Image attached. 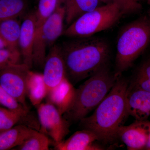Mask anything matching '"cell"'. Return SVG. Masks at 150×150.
<instances>
[{
	"instance_id": "25",
	"label": "cell",
	"mask_w": 150,
	"mask_h": 150,
	"mask_svg": "<svg viewBox=\"0 0 150 150\" xmlns=\"http://www.w3.org/2000/svg\"><path fill=\"white\" fill-rule=\"evenodd\" d=\"M132 83L139 88L150 92V74L144 76L137 75Z\"/></svg>"
},
{
	"instance_id": "6",
	"label": "cell",
	"mask_w": 150,
	"mask_h": 150,
	"mask_svg": "<svg viewBox=\"0 0 150 150\" xmlns=\"http://www.w3.org/2000/svg\"><path fill=\"white\" fill-rule=\"evenodd\" d=\"M66 11L63 0H59L53 13L35 31L33 48V65L43 67L47 47H52L64 32Z\"/></svg>"
},
{
	"instance_id": "1",
	"label": "cell",
	"mask_w": 150,
	"mask_h": 150,
	"mask_svg": "<svg viewBox=\"0 0 150 150\" xmlns=\"http://www.w3.org/2000/svg\"><path fill=\"white\" fill-rule=\"evenodd\" d=\"M67 77L77 83L107 65L110 47L106 40L100 38H74L61 45Z\"/></svg>"
},
{
	"instance_id": "13",
	"label": "cell",
	"mask_w": 150,
	"mask_h": 150,
	"mask_svg": "<svg viewBox=\"0 0 150 150\" xmlns=\"http://www.w3.org/2000/svg\"><path fill=\"white\" fill-rule=\"evenodd\" d=\"M76 88L66 77L59 85L48 91V102L54 105L62 115L67 112L73 102Z\"/></svg>"
},
{
	"instance_id": "14",
	"label": "cell",
	"mask_w": 150,
	"mask_h": 150,
	"mask_svg": "<svg viewBox=\"0 0 150 150\" xmlns=\"http://www.w3.org/2000/svg\"><path fill=\"white\" fill-rule=\"evenodd\" d=\"M99 141L93 132L83 129L76 131L67 140L55 145V149L58 150H100L103 148L95 144Z\"/></svg>"
},
{
	"instance_id": "27",
	"label": "cell",
	"mask_w": 150,
	"mask_h": 150,
	"mask_svg": "<svg viewBox=\"0 0 150 150\" xmlns=\"http://www.w3.org/2000/svg\"><path fill=\"white\" fill-rule=\"evenodd\" d=\"M145 149L150 150V134L147 143V144L146 145Z\"/></svg>"
},
{
	"instance_id": "19",
	"label": "cell",
	"mask_w": 150,
	"mask_h": 150,
	"mask_svg": "<svg viewBox=\"0 0 150 150\" xmlns=\"http://www.w3.org/2000/svg\"><path fill=\"white\" fill-rule=\"evenodd\" d=\"M28 6V0H0V22L21 16Z\"/></svg>"
},
{
	"instance_id": "24",
	"label": "cell",
	"mask_w": 150,
	"mask_h": 150,
	"mask_svg": "<svg viewBox=\"0 0 150 150\" xmlns=\"http://www.w3.org/2000/svg\"><path fill=\"white\" fill-rule=\"evenodd\" d=\"M113 2L118 5L123 15L137 12L142 8L140 0H113Z\"/></svg>"
},
{
	"instance_id": "21",
	"label": "cell",
	"mask_w": 150,
	"mask_h": 150,
	"mask_svg": "<svg viewBox=\"0 0 150 150\" xmlns=\"http://www.w3.org/2000/svg\"><path fill=\"white\" fill-rule=\"evenodd\" d=\"M19 123L27 126L25 119L20 114L6 108H0V133L11 129Z\"/></svg>"
},
{
	"instance_id": "11",
	"label": "cell",
	"mask_w": 150,
	"mask_h": 150,
	"mask_svg": "<svg viewBox=\"0 0 150 150\" xmlns=\"http://www.w3.org/2000/svg\"><path fill=\"white\" fill-rule=\"evenodd\" d=\"M128 115L136 120H147L150 115V92L131 83L129 85L126 96Z\"/></svg>"
},
{
	"instance_id": "15",
	"label": "cell",
	"mask_w": 150,
	"mask_h": 150,
	"mask_svg": "<svg viewBox=\"0 0 150 150\" xmlns=\"http://www.w3.org/2000/svg\"><path fill=\"white\" fill-rule=\"evenodd\" d=\"M37 131L28 126L19 124L1 132L0 150H9L18 146Z\"/></svg>"
},
{
	"instance_id": "20",
	"label": "cell",
	"mask_w": 150,
	"mask_h": 150,
	"mask_svg": "<svg viewBox=\"0 0 150 150\" xmlns=\"http://www.w3.org/2000/svg\"><path fill=\"white\" fill-rule=\"evenodd\" d=\"M50 144L46 135L37 131L17 147L20 150H48Z\"/></svg>"
},
{
	"instance_id": "30",
	"label": "cell",
	"mask_w": 150,
	"mask_h": 150,
	"mask_svg": "<svg viewBox=\"0 0 150 150\" xmlns=\"http://www.w3.org/2000/svg\"><path fill=\"white\" fill-rule=\"evenodd\" d=\"M149 60H150V58H149Z\"/></svg>"
},
{
	"instance_id": "5",
	"label": "cell",
	"mask_w": 150,
	"mask_h": 150,
	"mask_svg": "<svg viewBox=\"0 0 150 150\" xmlns=\"http://www.w3.org/2000/svg\"><path fill=\"white\" fill-rule=\"evenodd\" d=\"M123 15L115 2L105 4L79 17L64 30L63 35L73 38L93 36L114 26Z\"/></svg>"
},
{
	"instance_id": "28",
	"label": "cell",
	"mask_w": 150,
	"mask_h": 150,
	"mask_svg": "<svg viewBox=\"0 0 150 150\" xmlns=\"http://www.w3.org/2000/svg\"><path fill=\"white\" fill-rule=\"evenodd\" d=\"M100 1L105 4H109L113 2V0H100Z\"/></svg>"
},
{
	"instance_id": "2",
	"label": "cell",
	"mask_w": 150,
	"mask_h": 150,
	"mask_svg": "<svg viewBox=\"0 0 150 150\" xmlns=\"http://www.w3.org/2000/svg\"><path fill=\"white\" fill-rule=\"evenodd\" d=\"M129 85L126 79L118 77L93 113L79 121L81 127L93 132L104 143H110L117 138L118 129L128 116L126 96Z\"/></svg>"
},
{
	"instance_id": "23",
	"label": "cell",
	"mask_w": 150,
	"mask_h": 150,
	"mask_svg": "<svg viewBox=\"0 0 150 150\" xmlns=\"http://www.w3.org/2000/svg\"><path fill=\"white\" fill-rule=\"evenodd\" d=\"M21 55L18 49H0V70L10 65L20 63Z\"/></svg>"
},
{
	"instance_id": "16",
	"label": "cell",
	"mask_w": 150,
	"mask_h": 150,
	"mask_svg": "<svg viewBox=\"0 0 150 150\" xmlns=\"http://www.w3.org/2000/svg\"><path fill=\"white\" fill-rule=\"evenodd\" d=\"M65 21L69 25L79 17L99 6L100 0H63Z\"/></svg>"
},
{
	"instance_id": "18",
	"label": "cell",
	"mask_w": 150,
	"mask_h": 150,
	"mask_svg": "<svg viewBox=\"0 0 150 150\" xmlns=\"http://www.w3.org/2000/svg\"><path fill=\"white\" fill-rule=\"evenodd\" d=\"M21 24L16 18L7 20L0 22V37L7 48L18 49Z\"/></svg>"
},
{
	"instance_id": "4",
	"label": "cell",
	"mask_w": 150,
	"mask_h": 150,
	"mask_svg": "<svg viewBox=\"0 0 150 150\" xmlns=\"http://www.w3.org/2000/svg\"><path fill=\"white\" fill-rule=\"evenodd\" d=\"M150 42V20L146 17L130 23L122 29L116 45V75L132 66Z\"/></svg>"
},
{
	"instance_id": "8",
	"label": "cell",
	"mask_w": 150,
	"mask_h": 150,
	"mask_svg": "<svg viewBox=\"0 0 150 150\" xmlns=\"http://www.w3.org/2000/svg\"><path fill=\"white\" fill-rule=\"evenodd\" d=\"M30 69L22 63L0 70V86L26 108V84Z\"/></svg>"
},
{
	"instance_id": "7",
	"label": "cell",
	"mask_w": 150,
	"mask_h": 150,
	"mask_svg": "<svg viewBox=\"0 0 150 150\" xmlns=\"http://www.w3.org/2000/svg\"><path fill=\"white\" fill-rule=\"evenodd\" d=\"M37 107L39 131L51 137L55 145L59 144L69 133L70 122L50 103H41Z\"/></svg>"
},
{
	"instance_id": "17",
	"label": "cell",
	"mask_w": 150,
	"mask_h": 150,
	"mask_svg": "<svg viewBox=\"0 0 150 150\" xmlns=\"http://www.w3.org/2000/svg\"><path fill=\"white\" fill-rule=\"evenodd\" d=\"M26 93L33 105L37 107L41 104L48 94L43 74L30 71L26 82Z\"/></svg>"
},
{
	"instance_id": "10",
	"label": "cell",
	"mask_w": 150,
	"mask_h": 150,
	"mask_svg": "<svg viewBox=\"0 0 150 150\" xmlns=\"http://www.w3.org/2000/svg\"><path fill=\"white\" fill-rule=\"evenodd\" d=\"M150 134V121L136 120L129 126H121L118 129L117 138L126 145L128 149H145Z\"/></svg>"
},
{
	"instance_id": "9",
	"label": "cell",
	"mask_w": 150,
	"mask_h": 150,
	"mask_svg": "<svg viewBox=\"0 0 150 150\" xmlns=\"http://www.w3.org/2000/svg\"><path fill=\"white\" fill-rule=\"evenodd\" d=\"M43 67V79L48 92L67 77L65 63L60 46L54 44L50 48Z\"/></svg>"
},
{
	"instance_id": "29",
	"label": "cell",
	"mask_w": 150,
	"mask_h": 150,
	"mask_svg": "<svg viewBox=\"0 0 150 150\" xmlns=\"http://www.w3.org/2000/svg\"><path fill=\"white\" fill-rule=\"evenodd\" d=\"M148 4H149V5L150 6V0H148Z\"/></svg>"
},
{
	"instance_id": "3",
	"label": "cell",
	"mask_w": 150,
	"mask_h": 150,
	"mask_svg": "<svg viewBox=\"0 0 150 150\" xmlns=\"http://www.w3.org/2000/svg\"><path fill=\"white\" fill-rule=\"evenodd\" d=\"M118 77L110 72L107 65L97 71L76 89L72 103L63 117L70 123L86 117L107 95Z\"/></svg>"
},
{
	"instance_id": "22",
	"label": "cell",
	"mask_w": 150,
	"mask_h": 150,
	"mask_svg": "<svg viewBox=\"0 0 150 150\" xmlns=\"http://www.w3.org/2000/svg\"><path fill=\"white\" fill-rule=\"evenodd\" d=\"M59 0H39L37 9L35 11L37 30L53 13L56 8Z\"/></svg>"
},
{
	"instance_id": "12",
	"label": "cell",
	"mask_w": 150,
	"mask_h": 150,
	"mask_svg": "<svg viewBox=\"0 0 150 150\" xmlns=\"http://www.w3.org/2000/svg\"><path fill=\"white\" fill-rule=\"evenodd\" d=\"M36 29L35 11L31 12L25 16L21 24L18 41L23 63L30 69L33 65V48Z\"/></svg>"
},
{
	"instance_id": "26",
	"label": "cell",
	"mask_w": 150,
	"mask_h": 150,
	"mask_svg": "<svg viewBox=\"0 0 150 150\" xmlns=\"http://www.w3.org/2000/svg\"><path fill=\"white\" fill-rule=\"evenodd\" d=\"M8 48L6 44L0 37V49H4V48Z\"/></svg>"
}]
</instances>
